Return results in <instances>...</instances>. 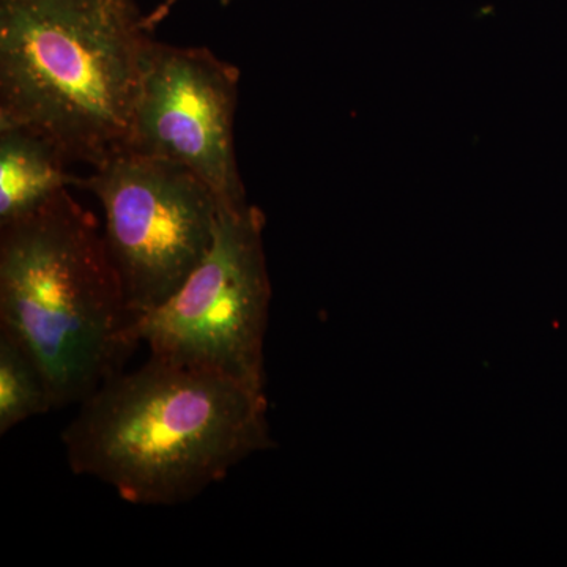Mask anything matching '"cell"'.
I'll return each mask as SVG.
<instances>
[{
    "label": "cell",
    "mask_w": 567,
    "mask_h": 567,
    "mask_svg": "<svg viewBox=\"0 0 567 567\" xmlns=\"http://www.w3.org/2000/svg\"><path fill=\"white\" fill-rule=\"evenodd\" d=\"M265 393L151 357L117 372L63 429L66 461L137 506L192 502L271 446Z\"/></svg>",
    "instance_id": "6da1fadb"
},
{
    "label": "cell",
    "mask_w": 567,
    "mask_h": 567,
    "mask_svg": "<svg viewBox=\"0 0 567 567\" xmlns=\"http://www.w3.org/2000/svg\"><path fill=\"white\" fill-rule=\"evenodd\" d=\"M152 41L133 0H0V125L99 166L130 147Z\"/></svg>",
    "instance_id": "7a4b0ae2"
},
{
    "label": "cell",
    "mask_w": 567,
    "mask_h": 567,
    "mask_svg": "<svg viewBox=\"0 0 567 567\" xmlns=\"http://www.w3.org/2000/svg\"><path fill=\"white\" fill-rule=\"evenodd\" d=\"M132 327L102 226L70 189L0 226V331L39 364L55 409L122 371Z\"/></svg>",
    "instance_id": "3957f363"
},
{
    "label": "cell",
    "mask_w": 567,
    "mask_h": 567,
    "mask_svg": "<svg viewBox=\"0 0 567 567\" xmlns=\"http://www.w3.org/2000/svg\"><path fill=\"white\" fill-rule=\"evenodd\" d=\"M262 212L221 208L215 241L181 289L134 320L132 338L151 357L229 377L265 393L264 341L271 284Z\"/></svg>",
    "instance_id": "277c9868"
},
{
    "label": "cell",
    "mask_w": 567,
    "mask_h": 567,
    "mask_svg": "<svg viewBox=\"0 0 567 567\" xmlns=\"http://www.w3.org/2000/svg\"><path fill=\"white\" fill-rule=\"evenodd\" d=\"M78 188L102 205L104 241L133 323L173 297L215 241L219 200L173 159L123 148Z\"/></svg>",
    "instance_id": "5b68a950"
},
{
    "label": "cell",
    "mask_w": 567,
    "mask_h": 567,
    "mask_svg": "<svg viewBox=\"0 0 567 567\" xmlns=\"http://www.w3.org/2000/svg\"><path fill=\"white\" fill-rule=\"evenodd\" d=\"M240 71L207 48L153 40L134 110V151L173 159L215 193L221 208L248 204L235 152Z\"/></svg>",
    "instance_id": "8992f818"
},
{
    "label": "cell",
    "mask_w": 567,
    "mask_h": 567,
    "mask_svg": "<svg viewBox=\"0 0 567 567\" xmlns=\"http://www.w3.org/2000/svg\"><path fill=\"white\" fill-rule=\"evenodd\" d=\"M70 159L47 137L21 126L0 125V226L80 186Z\"/></svg>",
    "instance_id": "52a82bcc"
},
{
    "label": "cell",
    "mask_w": 567,
    "mask_h": 567,
    "mask_svg": "<svg viewBox=\"0 0 567 567\" xmlns=\"http://www.w3.org/2000/svg\"><path fill=\"white\" fill-rule=\"evenodd\" d=\"M51 410L58 409L39 364L0 331V435Z\"/></svg>",
    "instance_id": "ba28073f"
},
{
    "label": "cell",
    "mask_w": 567,
    "mask_h": 567,
    "mask_svg": "<svg viewBox=\"0 0 567 567\" xmlns=\"http://www.w3.org/2000/svg\"><path fill=\"white\" fill-rule=\"evenodd\" d=\"M175 2H177V0H164L162 7H158V9L148 14V17H145V24H147V28L151 29V31L153 28H155V25H158V22H162L164 18L169 14V11L173 9ZM219 2H221L223 6H227V3L233 2V0H219Z\"/></svg>",
    "instance_id": "9c48e42d"
}]
</instances>
